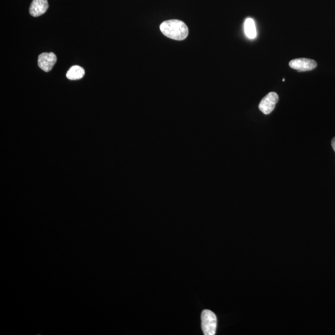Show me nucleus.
<instances>
[{
	"label": "nucleus",
	"mask_w": 335,
	"mask_h": 335,
	"mask_svg": "<svg viewBox=\"0 0 335 335\" xmlns=\"http://www.w3.org/2000/svg\"><path fill=\"white\" fill-rule=\"evenodd\" d=\"M201 327L204 335H214L216 334L217 319L216 314L211 311L204 310L201 313Z\"/></svg>",
	"instance_id": "f03ea898"
},
{
	"label": "nucleus",
	"mask_w": 335,
	"mask_h": 335,
	"mask_svg": "<svg viewBox=\"0 0 335 335\" xmlns=\"http://www.w3.org/2000/svg\"><path fill=\"white\" fill-rule=\"evenodd\" d=\"M331 145L332 148H333L334 150L335 151V137L333 138L331 142Z\"/></svg>",
	"instance_id": "1a4fd4ad"
},
{
	"label": "nucleus",
	"mask_w": 335,
	"mask_h": 335,
	"mask_svg": "<svg viewBox=\"0 0 335 335\" xmlns=\"http://www.w3.org/2000/svg\"><path fill=\"white\" fill-rule=\"evenodd\" d=\"M279 97L277 93H275V92H271L262 99L258 107L263 114H270L275 109Z\"/></svg>",
	"instance_id": "7ed1b4c3"
},
{
	"label": "nucleus",
	"mask_w": 335,
	"mask_h": 335,
	"mask_svg": "<svg viewBox=\"0 0 335 335\" xmlns=\"http://www.w3.org/2000/svg\"><path fill=\"white\" fill-rule=\"evenodd\" d=\"M160 29L165 36L175 40H183L188 37V28L185 23L179 20H170L160 25Z\"/></svg>",
	"instance_id": "f257e3e1"
},
{
	"label": "nucleus",
	"mask_w": 335,
	"mask_h": 335,
	"mask_svg": "<svg viewBox=\"0 0 335 335\" xmlns=\"http://www.w3.org/2000/svg\"><path fill=\"white\" fill-rule=\"evenodd\" d=\"M48 9L47 0H33L29 12L33 17H39L45 14Z\"/></svg>",
	"instance_id": "423d86ee"
},
{
	"label": "nucleus",
	"mask_w": 335,
	"mask_h": 335,
	"mask_svg": "<svg viewBox=\"0 0 335 335\" xmlns=\"http://www.w3.org/2000/svg\"><path fill=\"white\" fill-rule=\"evenodd\" d=\"M289 65L291 68L298 70L299 72H303L314 70L316 68L317 64L316 61L313 60L301 58L291 60Z\"/></svg>",
	"instance_id": "20e7f679"
},
{
	"label": "nucleus",
	"mask_w": 335,
	"mask_h": 335,
	"mask_svg": "<svg viewBox=\"0 0 335 335\" xmlns=\"http://www.w3.org/2000/svg\"><path fill=\"white\" fill-rule=\"evenodd\" d=\"M57 58L55 53H43L40 54L38 59V65L40 69L45 72H49L52 70L53 66L57 62Z\"/></svg>",
	"instance_id": "39448f33"
},
{
	"label": "nucleus",
	"mask_w": 335,
	"mask_h": 335,
	"mask_svg": "<svg viewBox=\"0 0 335 335\" xmlns=\"http://www.w3.org/2000/svg\"><path fill=\"white\" fill-rule=\"evenodd\" d=\"M245 34L250 39H255L257 37V29L254 21L251 18H247L244 23Z\"/></svg>",
	"instance_id": "6e6552de"
},
{
	"label": "nucleus",
	"mask_w": 335,
	"mask_h": 335,
	"mask_svg": "<svg viewBox=\"0 0 335 335\" xmlns=\"http://www.w3.org/2000/svg\"><path fill=\"white\" fill-rule=\"evenodd\" d=\"M85 74V71L80 66H73L69 69L66 73V77L70 80H78L82 78Z\"/></svg>",
	"instance_id": "0eeeda50"
}]
</instances>
